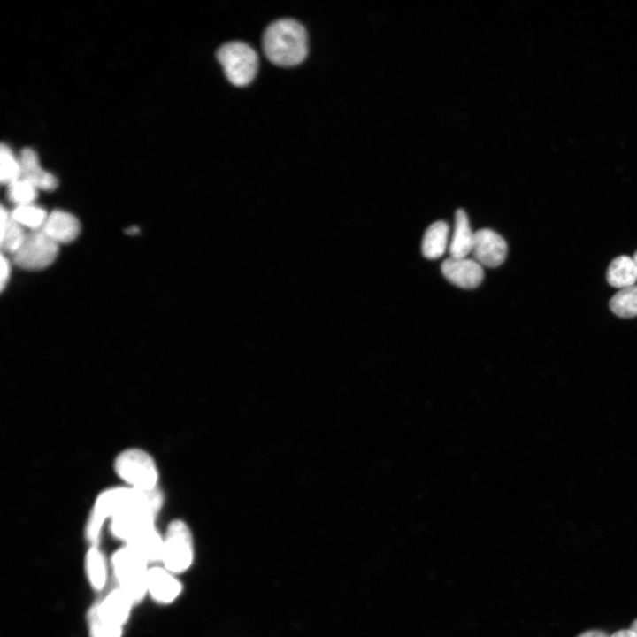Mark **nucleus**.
Returning a JSON list of instances; mask_svg holds the SVG:
<instances>
[{
  "mask_svg": "<svg viewBox=\"0 0 637 637\" xmlns=\"http://www.w3.org/2000/svg\"><path fill=\"white\" fill-rule=\"evenodd\" d=\"M149 503L163 504V494L159 487L142 490L119 486L102 491L95 500L86 522V540L89 545H98L105 522L129 508Z\"/></svg>",
  "mask_w": 637,
  "mask_h": 637,
  "instance_id": "f257e3e1",
  "label": "nucleus"
},
{
  "mask_svg": "<svg viewBox=\"0 0 637 637\" xmlns=\"http://www.w3.org/2000/svg\"><path fill=\"white\" fill-rule=\"evenodd\" d=\"M263 49L274 65L288 67L302 63L308 53L304 27L292 19H281L270 24L263 35Z\"/></svg>",
  "mask_w": 637,
  "mask_h": 637,
  "instance_id": "f03ea898",
  "label": "nucleus"
},
{
  "mask_svg": "<svg viewBox=\"0 0 637 637\" xmlns=\"http://www.w3.org/2000/svg\"><path fill=\"white\" fill-rule=\"evenodd\" d=\"M149 564L131 546L124 544L111 557V566L118 582L134 604L148 595Z\"/></svg>",
  "mask_w": 637,
  "mask_h": 637,
  "instance_id": "7ed1b4c3",
  "label": "nucleus"
},
{
  "mask_svg": "<svg viewBox=\"0 0 637 637\" xmlns=\"http://www.w3.org/2000/svg\"><path fill=\"white\" fill-rule=\"evenodd\" d=\"M113 470L126 486L152 490L158 487L159 471L153 457L140 448H128L114 458Z\"/></svg>",
  "mask_w": 637,
  "mask_h": 637,
  "instance_id": "20e7f679",
  "label": "nucleus"
},
{
  "mask_svg": "<svg viewBox=\"0 0 637 637\" xmlns=\"http://www.w3.org/2000/svg\"><path fill=\"white\" fill-rule=\"evenodd\" d=\"M194 560V544L188 526L180 519L171 521L164 534L161 564L173 574L186 572Z\"/></svg>",
  "mask_w": 637,
  "mask_h": 637,
  "instance_id": "39448f33",
  "label": "nucleus"
},
{
  "mask_svg": "<svg viewBox=\"0 0 637 637\" xmlns=\"http://www.w3.org/2000/svg\"><path fill=\"white\" fill-rule=\"evenodd\" d=\"M217 58L228 81L239 87L249 84L258 69V56L248 44L230 42L217 51Z\"/></svg>",
  "mask_w": 637,
  "mask_h": 637,
  "instance_id": "423d86ee",
  "label": "nucleus"
},
{
  "mask_svg": "<svg viewBox=\"0 0 637 637\" xmlns=\"http://www.w3.org/2000/svg\"><path fill=\"white\" fill-rule=\"evenodd\" d=\"M59 246L42 229L29 231L22 245L13 255V261L25 270L44 269L57 258Z\"/></svg>",
  "mask_w": 637,
  "mask_h": 637,
  "instance_id": "0eeeda50",
  "label": "nucleus"
},
{
  "mask_svg": "<svg viewBox=\"0 0 637 637\" xmlns=\"http://www.w3.org/2000/svg\"><path fill=\"white\" fill-rule=\"evenodd\" d=\"M162 504L149 503L134 506L116 516L110 521L112 535L124 544L129 542L142 532L155 526L156 518Z\"/></svg>",
  "mask_w": 637,
  "mask_h": 637,
  "instance_id": "6e6552de",
  "label": "nucleus"
},
{
  "mask_svg": "<svg viewBox=\"0 0 637 637\" xmlns=\"http://www.w3.org/2000/svg\"><path fill=\"white\" fill-rule=\"evenodd\" d=\"M471 254L480 265L497 267L506 257L507 244L497 233L487 228L480 229L474 233Z\"/></svg>",
  "mask_w": 637,
  "mask_h": 637,
  "instance_id": "1a4fd4ad",
  "label": "nucleus"
},
{
  "mask_svg": "<svg viewBox=\"0 0 637 637\" xmlns=\"http://www.w3.org/2000/svg\"><path fill=\"white\" fill-rule=\"evenodd\" d=\"M444 277L452 284L462 288L478 287L484 276L482 265L467 257H449L441 265Z\"/></svg>",
  "mask_w": 637,
  "mask_h": 637,
  "instance_id": "9d476101",
  "label": "nucleus"
},
{
  "mask_svg": "<svg viewBox=\"0 0 637 637\" xmlns=\"http://www.w3.org/2000/svg\"><path fill=\"white\" fill-rule=\"evenodd\" d=\"M148 595L159 604H170L181 594L182 585L165 567H150L147 582Z\"/></svg>",
  "mask_w": 637,
  "mask_h": 637,
  "instance_id": "9b49d317",
  "label": "nucleus"
},
{
  "mask_svg": "<svg viewBox=\"0 0 637 637\" xmlns=\"http://www.w3.org/2000/svg\"><path fill=\"white\" fill-rule=\"evenodd\" d=\"M134 605L132 599L123 590L117 587L108 593L101 602L95 604V607L101 618L124 627Z\"/></svg>",
  "mask_w": 637,
  "mask_h": 637,
  "instance_id": "f8f14e48",
  "label": "nucleus"
},
{
  "mask_svg": "<svg viewBox=\"0 0 637 637\" xmlns=\"http://www.w3.org/2000/svg\"><path fill=\"white\" fill-rule=\"evenodd\" d=\"M42 230L58 244L73 242L81 232L79 219L70 212L56 210L48 214Z\"/></svg>",
  "mask_w": 637,
  "mask_h": 637,
  "instance_id": "ddd939ff",
  "label": "nucleus"
},
{
  "mask_svg": "<svg viewBox=\"0 0 637 637\" xmlns=\"http://www.w3.org/2000/svg\"><path fill=\"white\" fill-rule=\"evenodd\" d=\"M21 178L29 181L38 190H54L58 187L57 178L42 168L36 152L31 148L22 150L19 157Z\"/></svg>",
  "mask_w": 637,
  "mask_h": 637,
  "instance_id": "4468645a",
  "label": "nucleus"
},
{
  "mask_svg": "<svg viewBox=\"0 0 637 637\" xmlns=\"http://www.w3.org/2000/svg\"><path fill=\"white\" fill-rule=\"evenodd\" d=\"M474 233L472 231L468 217L463 209L455 213L454 231L449 244L450 257H467L473 245Z\"/></svg>",
  "mask_w": 637,
  "mask_h": 637,
  "instance_id": "2eb2a0df",
  "label": "nucleus"
},
{
  "mask_svg": "<svg viewBox=\"0 0 637 637\" xmlns=\"http://www.w3.org/2000/svg\"><path fill=\"white\" fill-rule=\"evenodd\" d=\"M136 550L149 564L161 563L164 535L152 526L125 543Z\"/></svg>",
  "mask_w": 637,
  "mask_h": 637,
  "instance_id": "dca6fc26",
  "label": "nucleus"
},
{
  "mask_svg": "<svg viewBox=\"0 0 637 637\" xmlns=\"http://www.w3.org/2000/svg\"><path fill=\"white\" fill-rule=\"evenodd\" d=\"M85 572L90 587L102 591L108 579V564L98 545H89L85 558Z\"/></svg>",
  "mask_w": 637,
  "mask_h": 637,
  "instance_id": "f3484780",
  "label": "nucleus"
},
{
  "mask_svg": "<svg viewBox=\"0 0 637 637\" xmlns=\"http://www.w3.org/2000/svg\"><path fill=\"white\" fill-rule=\"evenodd\" d=\"M449 227L444 221H436L426 230L421 249L424 257L436 259L441 257L449 248Z\"/></svg>",
  "mask_w": 637,
  "mask_h": 637,
  "instance_id": "a211bd4d",
  "label": "nucleus"
},
{
  "mask_svg": "<svg viewBox=\"0 0 637 637\" xmlns=\"http://www.w3.org/2000/svg\"><path fill=\"white\" fill-rule=\"evenodd\" d=\"M606 279L608 283L618 288L633 286L637 280V272L632 257L622 255L610 264Z\"/></svg>",
  "mask_w": 637,
  "mask_h": 637,
  "instance_id": "6ab92c4d",
  "label": "nucleus"
},
{
  "mask_svg": "<svg viewBox=\"0 0 637 637\" xmlns=\"http://www.w3.org/2000/svg\"><path fill=\"white\" fill-rule=\"evenodd\" d=\"M1 247L11 255H14L22 245L27 232L11 216L4 207L1 209Z\"/></svg>",
  "mask_w": 637,
  "mask_h": 637,
  "instance_id": "aec40b11",
  "label": "nucleus"
},
{
  "mask_svg": "<svg viewBox=\"0 0 637 637\" xmlns=\"http://www.w3.org/2000/svg\"><path fill=\"white\" fill-rule=\"evenodd\" d=\"M12 218L25 229H42L48 217L42 208L34 203L18 205L11 211Z\"/></svg>",
  "mask_w": 637,
  "mask_h": 637,
  "instance_id": "412c9836",
  "label": "nucleus"
},
{
  "mask_svg": "<svg viewBox=\"0 0 637 637\" xmlns=\"http://www.w3.org/2000/svg\"><path fill=\"white\" fill-rule=\"evenodd\" d=\"M610 308L620 318L637 316V286L633 285L618 291L610 301Z\"/></svg>",
  "mask_w": 637,
  "mask_h": 637,
  "instance_id": "4be33fe9",
  "label": "nucleus"
},
{
  "mask_svg": "<svg viewBox=\"0 0 637 637\" xmlns=\"http://www.w3.org/2000/svg\"><path fill=\"white\" fill-rule=\"evenodd\" d=\"M89 637H122L124 627L111 624L101 618L93 605L87 616Z\"/></svg>",
  "mask_w": 637,
  "mask_h": 637,
  "instance_id": "5701e85b",
  "label": "nucleus"
},
{
  "mask_svg": "<svg viewBox=\"0 0 637 637\" xmlns=\"http://www.w3.org/2000/svg\"><path fill=\"white\" fill-rule=\"evenodd\" d=\"M0 162V178L2 183L10 185L21 178L19 160L14 157L8 145H1Z\"/></svg>",
  "mask_w": 637,
  "mask_h": 637,
  "instance_id": "b1692460",
  "label": "nucleus"
},
{
  "mask_svg": "<svg viewBox=\"0 0 637 637\" xmlns=\"http://www.w3.org/2000/svg\"><path fill=\"white\" fill-rule=\"evenodd\" d=\"M37 193L38 189L22 178L8 185V196L16 206L34 203Z\"/></svg>",
  "mask_w": 637,
  "mask_h": 637,
  "instance_id": "393cba45",
  "label": "nucleus"
},
{
  "mask_svg": "<svg viewBox=\"0 0 637 637\" xmlns=\"http://www.w3.org/2000/svg\"><path fill=\"white\" fill-rule=\"evenodd\" d=\"M0 268V286L1 290H4L5 286L8 284L12 269L11 263L4 254L1 255Z\"/></svg>",
  "mask_w": 637,
  "mask_h": 637,
  "instance_id": "a878e982",
  "label": "nucleus"
},
{
  "mask_svg": "<svg viewBox=\"0 0 637 637\" xmlns=\"http://www.w3.org/2000/svg\"><path fill=\"white\" fill-rule=\"evenodd\" d=\"M577 637H610L607 633L602 630H589L586 631Z\"/></svg>",
  "mask_w": 637,
  "mask_h": 637,
  "instance_id": "bb28decb",
  "label": "nucleus"
},
{
  "mask_svg": "<svg viewBox=\"0 0 637 637\" xmlns=\"http://www.w3.org/2000/svg\"><path fill=\"white\" fill-rule=\"evenodd\" d=\"M610 637H637V635L631 629H623V630L617 631Z\"/></svg>",
  "mask_w": 637,
  "mask_h": 637,
  "instance_id": "cd10ccee",
  "label": "nucleus"
},
{
  "mask_svg": "<svg viewBox=\"0 0 637 637\" xmlns=\"http://www.w3.org/2000/svg\"><path fill=\"white\" fill-rule=\"evenodd\" d=\"M630 629L633 631L637 635V618L633 621L631 624Z\"/></svg>",
  "mask_w": 637,
  "mask_h": 637,
  "instance_id": "c85d7f7f",
  "label": "nucleus"
},
{
  "mask_svg": "<svg viewBox=\"0 0 637 637\" xmlns=\"http://www.w3.org/2000/svg\"><path fill=\"white\" fill-rule=\"evenodd\" d=\"M635 265L636 272H637V250L633 254V257H632Z\"/></svg>",
  "mask_w": 637,
  "mask_h": 637,
  "instance_id": "c756f323",
  "label": "nucleus"
}]
</instances>
